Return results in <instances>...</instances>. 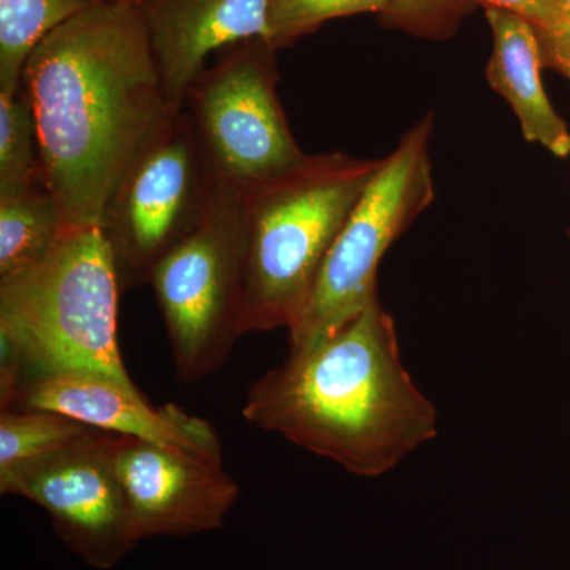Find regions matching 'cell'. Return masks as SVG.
<instances>
[{"label":"cell","mask_w":570,"mask_h":570,"mask_svg":"<svg viewBox=\"0 0 570 570\" xmlns=\"http://www.w3.org/2000/svg\"><path fill=\"white\" fill-rule=\"evenodd\" d=\"M381 165L382 159L346 153L306 156L287 174L243 195L239 336L295 325L330 247Z\"/></svg>","instance_id":"4"},{"label":"cell","mask_w":570,"mask_h":570,"mask_svg":"<svg viewBox=\"0 0 570 570\" xmlns=\"http://www.w3.org/2000/svg\"><path fill=\"white\" fill-rule=\"evenodd\" d=\"M121 292L100 227L63 228L39 265L0 281V409L24 379L58 371L135 384L119 348Z\"/></svg>","instance_id":"3"},{"label":"cell","mask_w":570,"mask_h":570,"mask_svg":"<svg viewBox=\"0 0 570 570\" xmlns=\"http://www.w3.org/2000/svg\"><path fill=\"white\" fill-rule=\"evenodd\" d=\"M392 0H269L266 43L284 47L318 26L354 14H384Z\"/></svg>","instance_id":"18"},{"label":"cell","mask_w":570,"mask_h":570,"mask_svg":"<svg viewBox=\"0 0 570 570\" xmlns=\"http://www.w3.org/2000/svg\"><path fill=\"white\" fill-rule=\"evenodd\" d=\"M66 415L104 433L122 434L224 461L212 423L176 404L153 406L135 384L92 371H58L24 379L11 406Z\"/></svg>","instance_id":"11"},{"label":"cell","mask_w":570,"mask_h":570,"mask_svg":"<svg viewBox=\"0 0 570 570\" xmlns=\"http://www.w3.org/2000/svg\"><path fill=\"white\" fill-rule=\"evenodd\" d=\"M62 230L61 209L45 183L0 197V281L39 265Z\"/></svg>","instance_id":"14"},{"label":"cell","mask_w":570,"mask_h":570,"mask_svg":"<svg viewBox=\"0 0 570 570\" xmlns=\"http://www.w3.org/2000/svg\"><path fill=\"white\" fill-rule=\"evenodd\" d=\"M243 266V195L216 181L198 223L157 262L148 281L179 381L212 376L242 337Z\"/></svg>","instance_id":"6"},{"label":"cell","mask_w":570,"mask_h":570,"mask_svg":"<svg viewBox=\"0 0 570 570\" xmlns=\"http://www.w3.org/2000/svg\"><path fill=\"white\" fill-rule=\"evenodd\" d=\"M569 238H570V227H569Z\"/></svg>","instance_id":"22"},{"label":"cell","mask_w":570,"mask_h":570,"mask_svg":"<svg viewBox=\"0 0 570 570\" xmlns=\"http://www.w3.org/2000/svg\"><path fill=\"white\" fill-rule=\"evenodd\" d=\"M275 48L264 39L238 45L197 81L186 110L216 181L242 195L306 159L276 92Z\"/></svg>","instance_id":"8"},{"label":"cell","mask_w":570,"mask_h":570,"mask_svg":"<svg viewBox=\"0 0 570 570\" xmlns=\"http://www.w3.org/2000/svg\"><path fill=\"white\" fill-rule=\"evenodd\" d=\"M469 7L466 0H392L381 17L390 28L423 37H445Z\"/></svg>","instance_id":"19"},{"label":"cell","mask_w":570,"mask_h":570,"mask_svg":"<svg viewBox=\"0 0 570 570\" xmlns=\"http://www.w3.org/2000/svg\"><path fill=\"white\" fill-rule=\"evenodd\" d=\"M485 18L493 33L487 81L512 108L524 140L566 159L570 156V130L543 88L540 70L546 63L538 32L509 11L485 9Z\"/></svg>","instance_id":"13"},{"label":"cell","mask_w":570,"mask_h":570,"mask_svg":"<svg viewBox=\"0 0 570 570\" xmlns=\"http://www.w3.org/2000/svg\"><path fill=\"white\" fill-rule=\"evenodd\" d=\"M433 130L434 115L428 112L382 159L330 247L302 316L288 330V351L321 343L379 298L382 258L434 200Z\"/></svg>","instance_id":"5"},{"label":"cell","mask_w":570,"mask_h":570,"mask_svg":"<svg viewBox=\"0 0 570 570\" xmlns=\"http://www.w3.org/2000/svg\"><path fill=\"white\" fill-rule=\"evenodd\" d=\"M469 6L480 3L483 9L509 11L530 22L538 32L540 45L554 39L562 28L560 0H466Z\"/></svg>","instance_id":"20"},{"label":"cell","mask_w":570,"mask_h":570,"mask_svg":"<svg viewBox=\"0 0 570 570\" xmlns=\"http://www.w3.org/2000/svg\"><path fill=\"white\" fill-rule=\"evenodd\" d=\"M94 431L56 412L0 409V469L67 448Z\"/></svg>","instance_id":"16"},{"label":"cell","mask_w":570,"mask_h":570,"mask_svg":"<svg viewBox=\"0 0 570 570\" xmlns=\"http://www.w3.org/2000/svg\"><path fill=\"white\" fill-rule=\"evenodd\" d=\"M21 89L63 228L99 227L126 168L178 111L165 97L141 0H94L36 48Z\"/></svg>","instance_id":"1"},{"label":"cell","mask_w":570,"mask_h":570,"mask_svg":"<svg viewBox=\"0 0 570 570\" xmlns=\"http://www.w3.org/2000/svg\"><path fill=\"white\" fill-rule=\"evenodd\" d=\"M115 433L94 431L67 448L0 469V493L36 502L56 534L92 568H115L140 542L112 461Z\"/></svg>","instance_id":"9"},{"label":"cell","mask_w":570,"mask_h":570,"mask_svg":"<svg viewBox=\"0 0 570 570\" xmlns=\"http://www.w3.org/2000/svg\"><path fill=\"white\" fill-rule=\"evenodd\" d=\"M243 417L365 479L439 433L438 409L404 366L379 298L321 343L288 351L247 390Z\"/></svg>","instance_id":"2"},{"label":"cell","mask_w":570,"mask_h":570,"mask_svg":"<svg viewBox=\"0 0 570 570\" xmlns=\"http://www.w3.org/2000/svg\"><path fill=\"white\" fill-rule=\"evenodd\" d=\"M41 179L36 119L26 92H0V197L24 193Z\"/></svg>","instance_id":"17"},{"label":"cell","mask_w":570,"mask_h":570,"mask_svg":"<svg viewBox=\"0 0 570 570\" xmlns=\"http://www.w3.org/2000/svg\"><path fill=\"white\" fill-rule=\"evenodd\" d=\"M214 184L189 112H171L124 171L100 220L122 291L148 283L200 219Z\"/></svg>","instance_id":"7"},{"label":"cell","mask_w":570,"mask_h":570,"mask_svg":"<svg viewBox=\"0 0 570 570\" xmlns=\"http://www.w3.org/2000/svg\"><path fill=\"white\" fill-rule=\"evenodd\" d=\"M562 7V28L554 39L540 45L543 63L560 71L570 81V0H560Z\"/></svg>","instance_id":"21"},{"label":"cell","mask_w":570,"mask_h":570,"mask_svg":"<svg viewBox=\"0 0 570 570\" xmlns=\"http://www.w3.org/2000/svg\"><path fill=\"white\" fill-rule=\"evenodd\" d=\"M269 0H149L141 2L165 97L174 110L204 77L220 48L266 39Z\"/></svg>","instance_id":"12"},{"label":"cell","mask_w":570,"mask_h":570,"mask_svg":"<svg viewBox=\"0 0 570 570\" xmlns=\"http://www.w3.org/2000/svg\"><path fill=\"white\" fill-rule=\"evenodd\" d=\"M94 0H0V92L21 91L26 63L41 41Z\"/></svg>","instance_id":"15"},{"label":"cell","mask_w":570,"mask_h":570,"mask_svg":"<svg viewBox=\"0 0 570 570\" xmlns=\"http://www.w3.org/2000/svg\"><path fill=\"white\" fill-rule=\"evenodd\" d=\"M112 461L138 538H187L223 527L239 487L224 461L115 434Z\"/></svg>","instance_id":"10"}]
</instances>
